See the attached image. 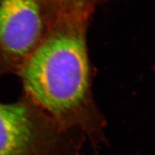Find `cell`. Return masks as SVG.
<instances>
[{"label":"cell","instance_id":"1","mask_svg":"<svg viewBox=\"0 0 155 155\" xmlns=\"http://www.w3.org/2000/svg\"><path fill=\"white\" fill-rule=\"evenodd\" d=\"M90 17L58 14L19 70L27 98L60 129L78 128L94 137L101 127L92 96L86 28Z\"/></svg>","mask_w":155,"mask_h":155},{"label":"cell","instance_id":"2","mask_svg":"<svg viewBox=\"0 0 155 155\" xmlns=\"http://www.w3.org/2000/svg\"><path fill=\"white\" fill-rule=\"evenodd\" d=\"M57 16L46 0H0V72L18 73Z\"/></svg>","mask_w":155,"mask_h":155},{"label":"cell","instance_id":"3","mask_svg":"<svg viewBox=\"0 0 155 155\" xmlns=\"http://www.w3.org/2000/svg\"><path fill=\"white\" fill-rule=\"evenodd\" d=\"M65 132L27 97L0 103V155H57Z\"/></svg>","mask_w":155,"mask_h":155},{"label":"cell","instance_id":"4","mask_svg":"<svg viewBox=\"0 0 155 155\" xmlns=\"http://www.w3.org/2000/svg\"><path fill=\"white\" fill-rule=\"evenodd\" d=\"M58 14H77L90 17L100 0H46Z\"/></svg>","mask_w":155,"mask_h":155}]
</instances>
